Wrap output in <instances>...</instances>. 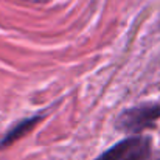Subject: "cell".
Instances as JSON below:
<instances>
[{"mask_svg":"<svg viewBox=\"0 0 160 160\" xmlns=\"http://www.w3.org/2000/svg\"><path fill=\"white\" fill-rule=\"evenodd\" d=\"M151 142L148 137H128L104 151L95 160H149Z\"/></svg>","mask_w":160,"mask_h":160,"instance_id":"cell-1","label":"cell"},{"mask_svg":"<svg viewBox=\"0 0 160 160\" xmlns=\"http://www.w3.org/2000/svg\"><path fill=\"white\" fill-rule=\"evenodd\" d=\"M160 117V104H145L132 107L121 113L118 126L128 132H142L143 129L154 124Z\"/></svg>","mask_w":160,"mask_h":160,"instance_id":"cell-2","label":"cell"},{"mask_svg":"<svg viewBox=\"0 0 160 160\" xmlns=\"http://www.w3.org/2000/svg\"><path fill=\"white\" fill-rule=\"evenodd\" d=\"M42 120V115H36V117H31V118H25L22 121H19L14 128H11L5 137L0 140V148H6L9 145H12L14 142H17L20 137H23L25 134H28L39 121Z\"/></svg>","mask_w":160,"mask_h":160,"instance_id":"cell-3","label":"cell"}]
</instances>
